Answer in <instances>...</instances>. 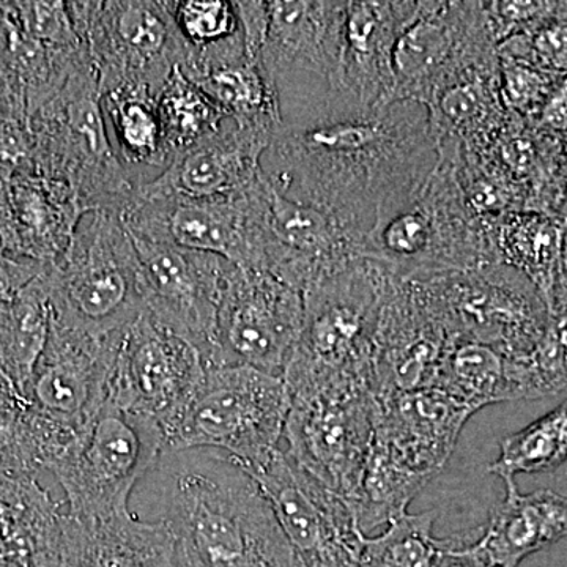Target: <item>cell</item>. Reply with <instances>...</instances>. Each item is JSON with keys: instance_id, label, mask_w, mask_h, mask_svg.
Wrapping results in <instances>:
<instances>
[{"instance_id": "obj_41", "label": "cell", "mask_w": 567, "mask_h": 567, "mask_svg": "<svg viewBox=\"0 0 567 567\" xmlns=\"http://www.w3.org/2000/svg\"><path fill=\"white\" fill-rule=\"evenodd\" d=\"M557 6L558 2H522V0L484 2L488 25L496 44L511 37L532 32L554 13Z\"/></svg>"}, {"instance_id": "obj_9", "label": "cell", "mask_w": 567, "mask_h": 567, "mask_svg": "<svg viewBox=\"0 0 567 567\" xmlns=\"http://www.w3.org/2000/svg\"><path fill=\"white\" fill-rule=\"evenodd\" d=\"M166 451L162 425L104 402L48 464L71 517L130 513L134 491Z\"/></svg>"}, {"instance_id": "obj_48", "label": "cell", "mask_w": 567, "mask_h": 567, "mask_svg": "<svg viewBox=\"0 0 567 567\" xmlns=\"http://www.w3.org/2000/svg\"><path fill=\"white\" fill-rule=\"evenodd\" d=\"M563 221H565V229H566V234H567V204H566L565 213H563Z\"/></svg>"}, {"instance_id": "obj_39", "label": "cell", "mask_w": 567, "mask_h": 567, "mask_svg": "<svg viewBox=\"0 0 567 567\" xmlns=\"http://www.w3.org/2000/svg\"><path fill=\"white\" fill-rule=\"evenodd\" d=\"M496 54L567 74V2H558L554 13L532 32L502 41Z\"/></svg>"}, {"instance_id": "obj_10", "label": "cell", "mask_w": 567, "mask_h": 567, "mask_svg": "<svg viewBox=\"0 0 567 567\" xmlns=\"http://www.w3.org/2000/svg\"><path fill=\"white\" fill-rule=\"evenodd\" d=\"M347 2H268L257 63L270 85L281 128L322 122L333 103Z\"/></svg>"}, {"instance_id": "obj_37", "label": "cell", "mask_w": 567, "mask_h": 567, "mask_svg": "<svg viewBox=\"0 0 567 567\" xmlns=\"http://www.w3.org/2000/svg\"><path fill=\"white\" fill-rule=\"evenodd\" d=\"M166 6L189 52L218 47L244 35L234 2L173 0Z\"/></svg>"}, {"instance_id": "obj_32", "label": "cell", "mask_w": 567, "mask_h": 567, "mask_svg": "<svg viewBox=\"0 0 567 567\" xmlns=\"http://www.w3.org/2000/svg\"><path fill=\"white\" fill-rule=\"evenodd\" d=\"M494 240L499 264L527 276L548 308L561 268L565 221L546 213H509L494 223Z\"/></svg>"}, {"instance_id": "obj_17", "label": "cell", "mask_w": 567, "mask_h": 567, "mask_svg": "<svg viewBox=\"0 0 567 567\" xmlns=\"http://www.w3.org/2000/svg\"><path fill=\"white\" fill-rule=\"evenodd\" d=\"M203 353L147 311L123 333L112 365L107 401L152 417L163 434L203 383Z\"/></svg>"}, {"instance_id": "obj_5", "label": "cell", "mask_w": 567, "mask_h": 567, "mask_svg": "<svg viewBox=\"0 0 567 567\" xmlns=\"http://www.w3.org/2000/svg\"><path fill=\"white\" fill-rule=\"evenodd\" d=\"M393 278L385 265L360 256L305 290L303 327L282 375L287 390L334 380L371 386L377 327Z\"/></svg>"}, {"instance_id": "obj_14", "label": "cell", "mask_w": 567, "mask_h": 567, "mask_svg": "<svg viewBox=\"0 0 567 567\" xmlns=\"http://www.w3.org/2000/svg\"><path fill=\"white\" fill-rule=\"evenodd\" d=\"M484 2H417L394 50V102H429L473 71L498 69Z\"/></svg>"}, {"instance_id": "obj_26", "label": "cell", "mask_w": 567, "mask_h": 567, "mask_svg": "<svg viewBox=\"0 0 567 567\" xmlns=\"http://www.w3.org/2000/svg\"><path fill=\"white\" fill-rule=\"evenodd\" d=\"M178 69L238 126L271 136L281 128L274 92L259 63L249 58L244 35L218 47L189 52Z\"/></svg>"}, {"instance_id": "obj_46", "label": "cell", "mask_w": 567, "mask_h": 567, "mask_svg": "<svg viewBox=\"0 0 567 567\" xmlns=\"http://www.w3.org/2000/svg\"><path fill=\"white\" fill-rule=\"evenodd\" d=\"M563 152H565V162L567 166V136L563 140Z\"/></svg>"}, {"instance_id": "obj_11", "label": "cell", "mask_w": 567, "mask_h": 567, "mask_svg": "<svg viewBox=\"0 0 567 567\" xmlns=\"http://www.w3.org/2000/svg\"><path fill=\"white\" fill-rule=\"evenodd\" d=\"M451 341L532 358L548 328V308L527 276L505 264L412 276Z\"/></svg>"}, {"instance_id": "obj_1", "label": "cell", "mask_w": 567, "mask_h": 567, "mask_svg": "<svg viewBox=\"0 0 567 567\" xmlns=\"http://www.w3.org/2000/svg\"><path fill=\"white\" fill-rule=\"evenodd\" d=\"M436 163L427 107L394 102L279 128L260 169L276 192L327 213L363 246L377 218L421 188Z\"/></svg>"}, {"instance_id": "obj_29", "label": "cell", "mask_w": 567, "mask_h": 567, "mask_svg": "<svg viewBox=\"0 0 567 567\" xmlns=\"http://www.w3.org/2000/svg\"><path fill=\"white\" fill-rule=\"evenodd\" d=\"M436 142L456 141L462 147H486L505 125L498 69L473 71L447 84L427 106Z\"/></svg>"}, {"instance_id": "obj_40", "label": "cell", "mask_w": 567, "mask_h": 567, "mask_svg": "<svg viewBox=\"0 0 567 567\" xmlns=\"http://www.w3.org/2000/svg\"><path fill=\"white\" fill-rule=\"evenodd\" d=\"M13 20L33 39L61 51L84 50L69 2H6Z\"/></svg>"}, {"instance_id": "obj_28", "label": "cell", "mask_w": 567, "mask_h": 567, "mask_svg": "<svg viewBox=\"0 0 567 567\" xmlns=\"http://www.w3.org/2000/svg\"><path fill=\"white\" fill-rule=\"evenodd\" d=\"M476 537V546L499 567H518L529 555L567 537V496L543 491L520 494L516 481Z\"/></svg>"}, {"instance_id": "obj_42", "label": "cell", "mask_w": 567, "mask_h": 567, "mask_svg": "<svg viewBox=\"0 0 567 567\" xmlns=\"http://www.w3.org/2000/svg\"><path fill=\"white\" fill-rule=\"evenodd\" d=\"M48 267L50 265L14 259L9 254L0 251V303H6L17 297Z\"/></svg>"}, {"instance_id": "obj_33", "label": "cell", "mask_w": 567, "mask_h": 567, "mask_svg": "<svg viewBox=\"0 0 567 567\" xmlns=\"http://www.w3.org/2000/svg\"><path fill=\"white\" fill-rule=\"evenodd\" d=\"M434 388L473 413L496 402L524 399L516 360L468 341L450 347Z\"/></svg>"}, {"instance_id": "obj_36", "label": "cell", "mask_w": 567, "mask_h": 567, "mask_svg": "<svg viewBox=\"0 0 567 567\" xmlns=\"http://www.w3.org/2000/svg\"><path fill=\"white\" fill-rule=\"evenodd\" d=\"M435 518V511L405 513L379 536H365L360 567H436L445 539L434 535Z\"/></svg>"}, {"instance_id": "obj_30", "label": "cell", "mask_w": 567, "mask_h": 567, "mask_svg": "<svg viewBox=\"0 0 567 567\" xmlns=\"http://www.w3.org/2000/svg\"><path fill=\"white\" fill-rule=\"evenodd\" d=\"M156 99L142 87H117L102 93L112 147L140 186L162 174L171 163Z\"/></svg>"}, {"instance_id": "obj_47", "label": "cell", "mask_w": 567, "mask_h": 567, "mask_svg": "<svg viewBox=\"0 0 567 567\" xmlns=\"http://www.w3.org/2000/svg\"><path fill=\"white\" fill-rule=\"evenodd\" d=\"M0 383H9V385H11L10 380L7 379V377L3 375L2 372H0ZM11 386H13V385H11Z\"/></svg>"}, {"instance_id": "obj_18", "label": "cell", "mask_w": 567, "mask_h": 567, "mask_svg": "<svg viewBox=\"0 0 567 567\" xmlns=\"http://www.w3.org/2000/svg\"><path fill=\"white\" fill-rule=\"evenodd\" d=\"M132 235L145 311L210 360L213 334L230 262L215 254Z\"/></svg>"}, {"instance_id": "obj_3", "label": "cell", "mask_w": 567, "mask_h": 567, "mask_svg": "<svg viewBox=\"0 0 567 567\" xmlns=\"http://www.w3.org/2000/svg\"><path fill=\"white\" fill-rule=\"evenodd\" d=\"M361 256L401 278L499 264L494 223L466 199L446 142L439 144V163L424 185L377 218Z\"/></svg>"}, {"instance_id": "obj_7", "label": "cell", "mask_w": 567, "mask_h": 567, "mask_svg": "<svg viewBox=\"0 0 567 567\" xmlns=\"http://www.w3.org/2000/svg\"><path fill=\"white\" fill-rule=\"evenodd\" d=\"M289 406L284 377L251 365H207L203 383L164 431L166 451H215L252 468L279 450Z\"/></svg>"}, {"instance_id": "obj_35", "label": "cell", "mask_w": 567, "mask_h": 567, "mask_svg": "<svg viewBox=\"0 0 567 567\" xmlns=\"http://www.w3.org/2000/svg\"><path fill=\"white\" fill-rule=\"evenodd\" d=\"M567 461V401L499 443L488 472L514 483L517 475L550 473Z\"/></svg>"}, {"instance_id": "obj_34", "label": "cell", "mask_w": 567, "mask_h": 567, "mask_svg": "<svg viewBox=\"0 0 567 567\" xmlns=\"http://www.w3.org/2000/svg\"><path fill=\"white\" fill-rule=\"evenodd\" d=\"M156 104L171 162L174 156L221 132L230 121L229 115L178 66L164 82Z\"/></svg>"}, {"instance_id": "obj_20", "label": "cell", "mask_w": 567, "mask_h": 567, "mask_svg": "<svg viewBox=\"0 0 567 567\" xmlns=\"http://www.w3.org/2000/svg\"><path fill=\"white\" fill-rule=\"evenodd\" d=\"M257 182L248 192L224 199L136 194L121 216L128 233L137 237L215 254L237 267L249 268L256 235L254 189Z\"/></svg>"}, {"instance_id": "obj_27", "label": "cell", "mask_w": 567, "mask_h": 567, "mask_svg": "<svg viewBox=\"0 0 567 567\" xmlns=\"http://www.w3.org/2000/svg\"><path fill=\"white\" fill-rule=\"evenodd\" d=\"M62 520L37 477L0 473V567H65Z\"/></svg>"}, {"instance_id": "obj_44", "label": "cell", "mask_w": 567, "mask_h": 567, "mask_svg": "<svg viewBox=\"0 0 567 567\" xmlns=\"http://www.w3.org/2000/svg\"><path fill=\"white\" fill-rule=\"evenodd\" d=\"M436 567H499L476 546V539L451 536L445 539L442 557Z\"/></svg>"}, {"instance_id": "obj_31", "label": "cell", "mask_w": 567, "mask_h": 567, "mask_svg": "<svg viewBox=\"0 0 567 567\" xmlns=\"http://www.w3.org/2000/svg\"><path fill=\"white\" fill-rule=\"evenodd\" d=\"M51 267L0 303V372L22 398L50 334Z\"/></svg>"}, {"instance_id": "obj_22", "label": "cell", "mask_w": 567, "mask_h": 567, "mask_svg": "<svg viewBox=\"0 0 567 567\" xmlns=\"http://www.w3.org/2000/svg\"><path fill=\"white\" fill-rule=\"evenodd\" d=\"M416 11L417 2L346 3L341 65L333 103L324 118L394 103L395 44Z\"/></svg>"}, {"instance_id": "obj_4", "label": "cell", "mask_w": 567, "mask_h": 567, "mask_svg": "<svg viewBox=\"0 0 567 567\" xmlns=\"http://www.w3.org/2000/svg\"><path fill=\"white\" fill-rule=\"evenodd\" d=\"M475 415L439 388L375 398L374 436L357 495L369 525L390 524L450 461Z\"/></svg>"}, {"instance_id": "obj_21", "label": "cell", "mask_w": 567, "mask_h": 567, "mask_svg": "<svg viewBox=\"0 0 567 567\" xmlns=\"http://www.w3.org/2000/svg\"><path fill=\"white\" fill-rule=\"evenodd\" d=\"M451 346L453 341L415 281L394 275L375 333L371 375L374 398L434 388Z\"/></svg>"}, {"instance_id": "obj_43", "label": "cell", "mask_w": 567, "mask_h": 567, "mask_svg": "<svg viewBox=\"0 0 567 567\" xmlns=\"http://www.w3.org/2000/svg\"><path fill=\"white\" fill-rule=\"evenodd\" d=\"M240 20L246 51L257 62L268 28V2H234Z\"/></svg>"}, {"instance_id": "obj_8", "label": "cell", "mask_w": 567, "mask_h": 567, "mask_svg": "<svg viewBox=\"0 0 567 567\" xmlns=\"http://www.w3.org/2000/svg\"><path fill=\"white\" fill-rule=\"evenodd\" d=\"M50 279L52 319L93 338L125 333L145 311L132 235L118 213H87Z\"/></svg>"}, {"instance_id": "obj_24", "label": "cell", "mask_w": 567, "mask_h": 567, "mask_svg": "<svg viewBox=\"0 0 567 567\" xmlns=\"http://www.w3.org/2000/svg\"><path fill=\"white\" fill-rule=\"evenodd\" d=\"M275 136L229 121L215 136L174 156L162 174L137 188L141 197L224 199L259 181L260 159Z\"/></svg>"}, {"instance_id": "obj_6", "label": "cell", "mask_w": 567, "mask_h": 567, "mask_svg": "<svg viewBox=\"0 0 567 567\" xmlns=\"http://www.w3.org/2000/svg\"><path fill=\"white\" fill-rule=\"evenodd\" d=\"M31 133L33 169L66 183L85 210L122 215L132 204L140 183L112 147L91 59L33 112Z\"/></svg>"}, {"instance_id": "obj_15", "label": "cell", "mask_w": 567, "mask_h": 567, "mask_svg": "<svg viewBox=\"0 0 567 567\" xmlns=\"http://www.w3.org/2000/svg\"><path fill=\"white\" fill-rule=\"evenodd\" d=\"M305 319V292L270 271L230 265L207 365L284 375Z\"/></svg>"}, {"instance_id": "obj_23", "label": "cell", "mask_w": 567, "mask_h": 567, "mask_svg": "<svg viewBox=\"0 0 567 567\" xmlns=\"http://www.w3.org/2000/svg\"><path fill=\"white\" fill-rule=\"evenodd\" d=\"M87 213L66 183L33 167L17 171L0 178V251L59 264Z\"/></svg>"}, {"instance_id": "obj_16", "label": "cell", "mask_w": 567, "mask_h": 567, "mask_svg": "<svg viewBox=\"0 0 567 567\" xmlns=\"http://www.w3.org/2000/svg\"><path fill=\"white\" fill-rule=\"evenodd\" d=\"M245 470L262 488L303 567H360L365 535L341 496L295 464L281 447L262 464Z\"/></svg>"}, {"instance_id": "obj_25", "label": "cell", "mask_w": 567, "mask_h": 567, "mask_svg": "<svg viewBox=\"0 0 567 567\" xmlns=\"http://www.w3.org/2000/svg\"><path fill=\"white\" fill-rule=\"evenodd\" d=\"M65 567H173L174 539L162 522L133 511L107 517L63 514Z\"/></svg>"}, {"instance_id": "obj_12", "label": "cell", "mask_w": 567, "mask_h": 567, "mask_svg": "<svg viewBox=\"0 0 567 567\" xmlns=\"http://www.w3.org/2000/svg\"><path fill=\"white\" fill-rule=\"evenodd\" d=\"M286 453L320 484L352 505L374 436L375 398L369 383L334 380L289 391Z\"/></svg>"}, {"instance_id": "obj_13", "label": "cell", "mask_w": 567, "mask_h": 567, "mask_svg": "<svg viewBox=\"0 0 567 567\" xmlns=\"http://www.w3.org/2000/svg\"><path fill=\"white\" fill-rule=\"evenodd\" d=\"M69 9L102 93L142 87L158 96L167 78L188 58V44L166 2H69Z\"/></svg>"}, {"instance_id": "obj_19", "label": "cell", "mask_w": 567, "mask_h": 567, "mask_svg": "<svg viewBox=\"0 0 567 567\" xmlns=\"http://www.w3.org/2000/svg\"><path fill=\"white\" fill-rule=\"evenodd\" d=\"M123 334L100 339L52 319L47 346L24 398L33 412L78 431L107 401Z\"/></svg>"}, {"instance_id": "obj_38", "label": "cell", "mask_w": 567, "mask_h": 567, "mask_svg": "<svg viewBox=\"0 0 567 567\" xmlns=\"http://www.w3.org/2000/svg\"><path fill=\"white\" fill-rule=\"evenodd\" d=\"M565 74L498 55L499 95L506 111L535 123Z\"/></svg>"}, {"instance_id": "obj_45", "label": "cell", "mask_w": 567, "mask_h": 567, "mask_svg": "<svg viewBox=\"0 0 567 567\" xmlns=\"http://www.w3.org/2000/svg\"><path fill=\"white\" fill-rule=\"evenodd\" d=\"M544 133L565 140L567 136V74L559 80L557 87L548 96L546 106L535 122Z\"/></svg>"}, {"instance_id": "obj_2", "label": "cell", "mask_w": 567, "mask_h": 567, "mask_svg": "<svg viewBox=\"0 0 567 567\" xmlns=\"http://www.w3.org/2000/svg\"><path fill=\"white\" fill-rule=\"evenodd\" d=\"M133 496L173 535V567H303L262 488L221 453L166 451Z\"/></svg>"}]
</instances>
